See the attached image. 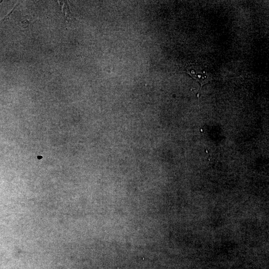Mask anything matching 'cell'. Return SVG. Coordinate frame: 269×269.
<instances>
[{
	"mask_svg": "<svg viewBox=\"0 0 269 269\" xmlns=\"http://www.w3.org/2000/svg\"><path fill=\"white\" fill-rule=\"evenodd\" d=\"M62 7V12L64 14L66 19H70L71 18V13L69 10L68 5L66 1H58Z\"/></svg>",
	"mask_w": 269,
	"mask_h": 269,
	"instance_id": "cell-1",
	"label": "cell"
},
{
	"mask_svg": "<svg viewBox=\"0 0 269 269\" xmlns=\"http://www.w3.org/2000/svg\"><path fill=\"white\" fill-rule=\"evenodd\" d=\"M2 1V0H0V3Z\"/></svg>",
	"mask_w": 269,
	"mask_h": 269,
	"instance_id": "cell-2",
	"label": "cell"
}]
</instances>
